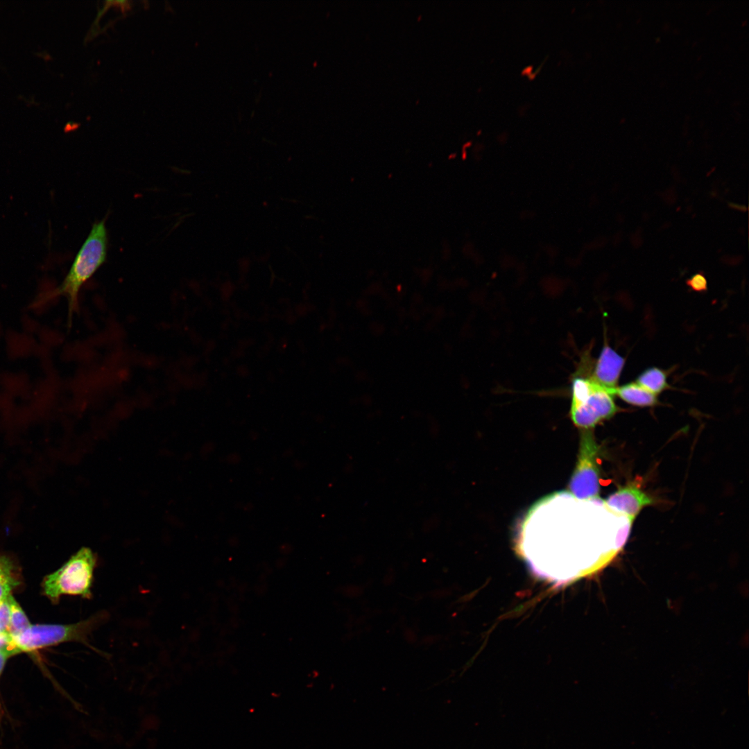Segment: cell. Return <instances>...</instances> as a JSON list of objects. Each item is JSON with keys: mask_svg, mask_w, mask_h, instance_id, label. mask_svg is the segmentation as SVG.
I'll return each mask as SVG.
<instances>
[{"mask_svg": "<svg viewBox=\"0 0 749 749\" xmlns=\"http://www.w3.org/2000/svg\"><path fill=\"white\" fill-rule=\"evenodd\" d=\"M107 246V230L103 219L93 225L61 285L46 295V300L59 295L67 297L69 323L71 322L74 312L78 311V293L82 286L105 262Z\"/></svg>", "mask_w": 749, "mask_h": 749, "instance_id": "cell-2", "label": "cell"}, {"mask_svg": "<svg viewBox=\"0 0 749 749\" xmlns=\"http://www.w3.org/2000/svg\"><path fill=\"white\" fill-rule=\"evenodd\" d=\"M636 383L656 395L669 387L666 372L657 367L644 370L637 377Z\"/></svg>", "mask_w": 749, "mask_h": 749, "instance_id": "cell-9", "label": "cell"}, {"mask_svg": "<svg viewBox=\"0 0 749 749\" xmlns=\"http://www.w3.org/2000/svg\"><path fill=\"white\" fill-rule=\"evenodd\" d=\"M614 395L625 402L640 407L653 406L658 403L656 395L646 390L636 382L617 386Z\"/></svg>", "mask_w": 749, "mask_h": 749, "instance_id": "cell-8", "label": "cell"}, {"mask_svg": "<svg viewBox=\"0 0 749 749\" xmlns=\"http://www.w3.org/2000/svg\"><path fill=\"white\" fill-rule=\"evenodd\" d=\"M17 585V580L10 560L0 556V601L8 598Z\"/></svg>", "mask_w": 749, "mask_h": 749, "instance_id": "cell-11", "label": "cell"}, {"mask_svg": "<svg viewBox=\"0 0 749 749\" xmlns=\"http://www.w3.org/2000/svg\"><path fill=\"white\" fill-rule=\"evenodd\" d=\"M606 507L617 515L626 516L633 524L642 509L654 503V500L635 484L619 488L604 501Z\"/></svg>", "mask_w": 749, "mask_h": 749, "instance_id": "cell-6", "label": "cell"}, {"mask_svg": "<svg viewBox=\"0 0 749 749\" xmlns=\"http://www.w3.org/2000/svg\"><path fill=\"white\" fill-rule=\"evenodd\" d=\"M8 657H10V655L7 653L0 651V674Z\"/></svg>", "mask_w": 749, "mask_h": 749, "instance_id": "cell-14", "label": "cell"}, {"mask_svg": "<svg viewBox=\"0 0 749 749\" xmlns=\"http://www.w3.org/2000/svg\"><path fill=\"white\" fill-rule=\"evenodd\" d=\"M625 361L605 339L598 359L592 363L589 377L597 384L614 393Z\"/></svg>", "mask_w": 749, "mask_h": 749, "instance_id": "cell-7", "label": "cell"}, {"mask_svg": "<svg viewBox=\"0 0 749 749\" xmlns=\"http://www.w3.org/2000/svg\"><path fill=\"white\" fill-rule=\"evenodd\" d=\"M97 562V556L92 549H80L60 568L45 577L44 594L54 602L63 595L91 599Z\"/></svg>", "mask_w": 749, "mask_h": 749, "instance_id": "cell-4", "label": "cell"}, {"mask_svg": "<svg viewBox=\"0 0 749 749\" xmlns=\"http://www.w3.org/2000/svg\"><path fill=\"white\" fill-rule=\"evenodd\" d=\"M688 284L694 290L700 291L706 289L707 282L703 275L697 274L688 280Z\"/></svg>", "mask_w": 749, "mask_h": 749, "instance_id": "cell-13", "label": "cell"}, {"mask_svg": "<svg viewBox=\"0 0 749 749\" xmlns=\"http://www.w3.org/2000/svg\"><path fill=\"white\" fill-rule=\"evenodd\" d=\"M0 651L10 656L19 653L12 637L8 633H0Z\"/></svg>", "mask_w": 749, "mask_h": 749, "instance_id": "cell-12", "label": "cell"}, {"mask_svg": "<svg viewBox=\"0 0 749 749\" xmlns=\"http://www.w3.org/2000/svg\"><path fill=\"white\" fill-rule=\"evenodd\" d=\"M8 600L10 609L8 633L15 637L26 630L31 624L20 605L11 594L8 596Z\"/></svg>", "mask_w": 749, "mask_h": 749, "instance_id": "cell-10", "label": "cell"}, {"mask_svg": "<svg viewBox=\"0 0 749 749\" xmlns=\"http://www.w3.org/2000/svg\"><path fill=\"white\" fill-rule=\"evenodd\" d=\"M589 372V364L581 361L571 378L570 415L574 424L581 429H592L619 411L614 392L594 381Z\"/></svg>", "mask_w": 749, "mask_h": 749, "instance_id": "cell-1", "label": "cell"}, {"mask_svg": "<svg viewBox=\"0 0 749 749\" xmlns=\"http://www.w3.org/2000/svg\"><path fill=\"white\" fill-rule=\"evenodd\" d=\"M109 617L107 611L101 610L74 623L31 625L20 635L12 638L19 653L66 642H80L94 649L89 642V638Z\"/></svg>", "mask_w": 749, "mask_h": 749, "instance_id": "cell-3", "label": "cell"}, {"mask_svg": "<svg viewBox=\"0 0 749 749\" xmlns=\"http://www.w3.org/2000/svg\"><path fill=\"white\" fill-rule=\"evenodd\" d=\"M599 451L592 429H582L577 464L569 484L570 492L579 500L599 499Z\"/></svg>", "mask_w": 749, "mask_h": 749, "instance_id": "cell-5", "label": "cell"}]
</instances>
